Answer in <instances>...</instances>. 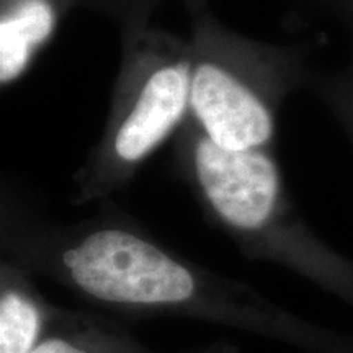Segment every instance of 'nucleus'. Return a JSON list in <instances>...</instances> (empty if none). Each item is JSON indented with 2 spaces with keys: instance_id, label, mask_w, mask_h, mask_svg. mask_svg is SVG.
I'll use <instances>...</instances> for the list:
<instances>
[{
  "instance_id": "4",
  "label": "nucleus",
  "mask_w": 353,
  "mask_h": 353,
  "mask_svg": "<svg viewBox=\"0 0 353 353\" xmlns=\"http://www.w3.org/2000/svg\"><path fill=\"white\" fill-rule=\"evenodd\" d=\"M79 0H0V82L6 88L32 68Z\"/></svg>"
},
{
  "instance_id": "9",
  "label": "nucleus",
  "mask_w": 353,
  "mask_h": 353,
  "mask_svg": "<svg viewBox=\"0 0 353 353\" xmlns=\"http://www.w3.org/2000/svg\"><path fill=\"white\" fill-rule=\"evenodd\" d=\"M341 19L353 32V0H316Z\"/></svg>"
},
{
  "instance_id": "8",
  "label": "nucleus",
  "mask_w": 353,
  "mask_h": 353,
  "mask_svg": "<svg viewBox=\"0 0 353 353\" xmlns=\"http://www.w3.org/2000/svg\"><path fill=\"white\" fill-rule=\"evenodd\" d=\"M162 0H79V7H87L118 21L123 30L149 25L151 15ZM188 12L208 6V0H182Z\"/></svg>"
},
{
  "instance_id": "6",
  "label": "nucleus",
  "mask_w": 353,
  "mask_h": 353,
  "mask_svg": "<svg viewBox=\"0 0 353 353\" xmlns=\"http://www.w3.org/2000/svg\"><path fill=\"white\" fill-rule=\"evenodd\" d=\"M56 325L48 327L41 342L30 353H151L120 332L95 324L83 317L59 321L52 314ZM190 353H236L231 347L211 345Z\"/></svg>"
},
{
  "instance_id": "1",
  "label": "nucleus",
  "mask_w": 353,
  "mask_h": 353,
  "mask_svg": "<svg viewBox=\"0 0 353 353\" xmlns=\"http://www.w3.org/2000/svg\"><path fill=\"white\" fill-rule=\"evenodd\" d=\"M39 265L83 296L134 314L187 316L254 334L281 330L257 291L185 262L125 221H95L50 234Z\"/></svg>"
},
{
  "instance_id": "7",
  "label": "nucleus",
  "mask_w": 353,
  "mask_h": 353,
  "mask_svg": "<svg viewBox=\"0 0 353 353\" xmlns=\"http://www.w3.org/2000/svg\"><path fill=\"white\" fill-rule=\"evenodd\" d=\"M307 85L353 136V52L345 68L330 74H312Z\"/></svg>"
},
{
  "instance_id": "3",
  "label": "nucleus",
  "mask_w": 353,
  "mask_h": 353,
  "mask_svg": "<svg viewBox=\"0 0 353 353\" xmlns=\"http://www.w3.org/2000/svg\"><path fill=\"white\" fill-rule=\"evenodd\" d=\"M121 65L103 134L77 172L72 201L103 200L190 117V39L151 25L121 32Z\"/></svg>"
},
{
  "instance_id": "2",
  "label": "nucleus",
  "mask_w": 353,
  "mask_h": 353,
  "mask_svg": "<svg viewBox=\"0 0 353 353\" xmlns=\"http://www.w3.org/2000/svg\"><path fill=\"white\" fill-rule=\"evenodd\" d=\"M190 17V118L228 151L268 149L281 103L311 81L306 51L234 33L208 6Z\"/></svg>"
},
{
  "instance_id": "5",
  "label": "nucleus",
  "mask_w": 353,
  "mask_h": 353,
  "mask_svg": "<svg viewBox=\"0 0 353 353\" xmlns=\"http://www.w3.org/2000/svg\"><path fill=\"white\" fill-rule=\"evenodd\" d=\"M52 314L25 278L10 265L2 268L0 353H30L41 342Z\"/></svg>"
}]
</instances>
